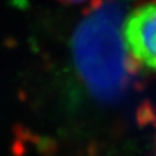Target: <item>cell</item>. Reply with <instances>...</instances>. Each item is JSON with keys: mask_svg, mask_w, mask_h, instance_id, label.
Here are the masks:
<instances>
[{"mask_svg": "<svg viewBox=\"0 0 156 156\" xmlns=\"http://www.w3.org/2000/svg\"><path fill=\"white\" fill-rule=\"evenodd\" d=\"M155 144H156V139H155Z\"/></svg>", "mask_w": 156, "mask_h": 156, "instance_id": "obj_4", "label": "cell"}, {"mask_svg": "<svg viewBox=\"0 0 156 156\" xmlns=\"http://www.w3.org/2000/svg\"><path fill=\"white\" fill-rule=\"evenodd\" d=\"M122 39L138 69L156 72V0L139 4L125 17Z\"/></svg>", "mask_w": 156, "mask_h": 156, "instance_id": "obj_2", "label": "cell"}, {"mask_svg": "<svg viewBox=\"0 0 156 156\" xmlns=\"http://www.w3.org/2000/svg\"><path fill=\"white\" fill-rule=\"evenodd\" d=\"M128 0H92L72 39L73 60L81 80L98 100H122L138 68L126 55L122 23Z\"/></svg>", "mask_w": 156, "mask_h": 156, "instance_id": "obj_1", "label": "cell"}, {"mask_svg": "<svg viewBox=\"0 0 156 156\" xmlns=\"http://www.w3.org/2000/svg\"><path fill=\"white\" fill-rule=\"evenodd\" d=\"M61 3H65V4H78V3H83L86 0H58Z\"/></svg>", "mask_w": 156, "mask_h": 156, "instance_id": "obj_3", "label": "cell"}]
</instances>
